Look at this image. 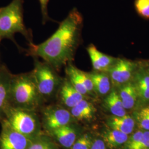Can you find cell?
<instances>
[{
	"label": "cell",
	"instance_id": "obj_7",
	"mask_svg": "<svg viewBox=\"0 0 149 149\" xmlns=\"http://www.w3.org/2000/svg\"><path fill=\"white\" fill-rule=\"evenodd\" d=\"M136 65L132 61L125 59H118L109 70L111 82L113 85L120 86L132 79L135 71Z\"/></svg>",
	"mask_w": 149,
	"mask_h": 149
},
{
	"label": "cell",
	"instance_id": "obj_22",
	"mask_svg": "<svg viewBox=\"0 0 149 149\" xmlns=\"http://www.w3.org/2000/svg\"><path fill=\"white\" fill-rule=\"evenodd\" d=\"M144 131L138 130L129 137L124 144V149H137L143 136Z\"/></svg>",
	"mask_w": 149,
	"mask_h": 149
},
{
	"label": "cell",
	"instance_id": "obj_26",
	"mask_svg": "<svg viewBox=\"0 0 149 149\" xmlns=\"http://www.w3.org/2000/svg\"><path fill=\"white\" fill-rule=\"evenodd\" d=\"M28 149H54L52 144L45 140H37L31 143Z\"/></svg>",
	"mask_w": 149,
	"mask_h": 149
},
{
	"label": "cell",
	"instance_id": "obj_28",
	"mask_svg": "<svg viewBox=\"0 0 149 149\" xmlns=\"http://www.w3.org/2000/svg\"><path fill=\"white\" fill-rule=\"evenodd\" d=\"M137 149H149V131H144L141 141Z\"/></svg>",
	"mask_w": 149,
	"mask_h": 149
},
{
	"label": "cell",
	"instance_id": "obj_23",
	"mask_svg": "<svg viewBox=\"0 0 149 149\" xmlns=\"http://www.w3.org/2000/svg\"><path fill=\"white\" fill-rule=\"evenodd\" d=\"M92 143L91 137L86 134L76 140L71 149H90Z\"/></svg>",
	"mask_w": 149,
	"mask_h": 149
},
{
	"label": "cell",
	"instance_id": "obj_8",
	"mask_svg": "<svg viewBox=\"0 0 149 149\" xmlns=\"http://www.w3.org/2000/svg\"><path fill=\"white\" fill-rule=\"evenodd\" d=\"M133 83L136 92L139 104L149 103V73L143 69L135 71L132 77Z\"/></svg>",
	"mask_w": 149,
	"mask_h": 149
},
{
	"label": "cell",
	"instance_id": "obj_5",
	"mask_svg": "<svg viewBox=\"0 0 149 149\" xmlns=\"http://www.w3.org/2000/svg\"><path fill=\"white\" fill-rule=\"evenodd\" d=\"M51 67L47 63L37 61L33 71V77L39 94L43 96L52 95L58 84L56 76Z\"/></svg>",
	"mask_w": 149,
	"mask_h": 149
},
{
	"label": "cell",
	"instance_id": "obj_3",
	"mask_svg": "<svg viewBox=\"0 0 149 149\" xmlns=\"http://www.w3.org/2000/svg\"><path fill=\"white\" fill-rule=\"evenodd\" d=\"M39 91L33 76L20 75L11 77L10 88V104L29 109L37 106Z\"/></svg>",
	"mask_w": 149,
	"mask_h": 149
},
{
	"label": "cell",
	"instance_id": "obj_15",
	"mask_svg": "<svg viewBox=\"0 0 149 149\" xmlns=\"http://www.w3.org/2000/svg\"><path fill=\"white\" fill-rule=\"evenodd\" d=\"M60 95L63 102L70 108L76 106L84 100V96L74 89L69 81L64 83L61 90Z\"/></svg>",
	"mask_w": 149,
	"mask_h": 149
},
{
	"label": "cell",
	"instance_id": "obj_4",
	"mask_svg": "<svg viewBox=\"0 0 149 149\" xmlns=\"http://www.w3.org/2000/svg\"><path fill=\"white\" fill-rule=\"evenodd\" d=\"M2 120L16 132L28 138L38 129L37 118L28 109L24 108L9 106Z\"/></svg>",
	"mask_w": 149,
	"mask_h": 149
},
{
	"label": "cell",
	"instance_id": "obj_16",
	"mask_svg": "<svg viewBox=\"0 0 149 149\" xmlns=\"http://www.w3.org/2000/svg\"><path fill=\"white\" fill-rule=\"evenodd\" d=\"M92 80L94 91L100 95H106L111 90L109 76L105 72H95L88 74Z\"/></svg>",
	"mask_w": 149,
	"mask_h": 149
},
{
	"label": "cell",
	"instance_id": "obj_12",
	"mask_svg": "<svg viewBox=\"0 0 149 149\" xmlns=\"http://www.w3.org/2000/svg\"><path fill=\"white\" fill-rule=\"evenodd\" d=\"M125 109H133L138 102L136 92L132 81L119 86L117 92Z\"/></svg>",
	"mask_w": 149,
	"mask_h": 149
},
{
	"label": "cell",
	"instance_id": "obj_19",
	"mask_svg": "<svg viewBox=\"0 0 149 149\" xmlns=\"http://www.w3.org/2000/svg\"><path fill=\"white\" fill-rule=\"evenodd\" d=\"M104 142L111 148H118L127 141L128 135L116 130H109L104 134Z\"/></svg>",
	"mask_w": 149,
	"mask_h": 149
},
{
	"label": "cell",
	"instance_id": "obj_6",
	"mask_svg": "<svg viewBox=\"0 0 149 149\" xmlns=\"http://www.w3.org/2000/svg\"><path fill=\"white\" fill-rule=\"evenodd\" d=\"M0 134V149H28L31 141L26 136L10 127L2 120Z\"/></svg>",
	"mask_w": 149,
	"mask_h": 149
},
{
	"label": "cell",
	"instance_id": "obj_1",
	"mask_svg": "<svg viewBox=\"0 0 149 149\" xmlns=\"http://www.w3.org/2000/svg\"><path fill=\"white\" fill-rule=\"evenodd\" d=\"M82 22L80 12L72 9L50 37L38 45L31 43L30 53L56 69L69 63L79 42Z\"/></svg>",
	"mask_w": 149,
	"mask_h": 149
},
{
	"label": "cell",
	"instance_id": "obj_18",
	"mask_svg": "<svg viewBox=\"0 0 149 149\" xmlns=\"http://www.w3.org/2000/svg\"><path fill=\"white\" fill-rule=\"evenodd\" d=\"M70 113L72 117L78 120H90L93 117L95 109L91 103L84 99L71 108Z\"/></svg>",
	"mask_w": 149,
	"mask_h": 149
},
{
	"label": "cell",
	"instance_id": "obj_10",
	"mask_svg": "<svg viewBox=\"0 0 149 149\" xmlns=\"http://www.w3.org/2000/svg\"><path fill=\"white\" fill-rule=\"evenodd\" d=\"M87 50L93 68L97 72H106L108 71L117 60L112 56L102 53L93 44H90L87 48Z\"/></svg>",
	"mask_w": 149,
	"mask_h": 149
},
{
	"label": "cell",
	"instance_id": "obj_20",
	"mask_svg": "<svg viewBox=\"0 0 149 149\" xmlns=\"http://www.w3.org/2000/svg\"><path fill=\"white\" fill-rule=\"evenodd\" d=\"M77 70L78 69L74 67V65L69 64L66 68V71L69 76V82L71 85L74 87L76 90L84 96L88 94V92L80 80L77 73Z\"/></svg>",
	"mask_w": 149,
	"mask_h": 149
},
{
	"label": "cell",
	"instance_id": "obj_24",
	"mask_svg": "<svg viewBox=\"0 0 149 149\" xmlns=\"http://www.w3.org/2000/svg\"><path fill=\"white\" fill-rule=\"evenodd\" d=\"M135 6L140 16L149 19V0H135Z\"/></svg>",
	"mask_w": 149,
	"mask_h": 149
},
{
	"label": "cell",
	"instance_id": "obj_13",
	"mask_svg": "<svg viewBox=\"0 0 149 149\" xmlns=\"http://www.w3.org/2000/svg\"><path fill=\"white\" fill-rule=\"evenodd\" d=\"M108 124L112 129L129 135L133 132L135 122L133 118L126 114L123 117L112 116L108 119Z\"/></svg>",
	"mask_w": 149,
	"mask_h": 149
},
{
	"label": "cell",
	"instance_id": "obj_9",
	"mask_svg": "<svg viewBox=\"0 0 149 149\" xmlns=\"http://www.w3.org/2000/svg\"><path fill=\"white\" fill-rule=\"evenodd\" d=\"M71 119V113L63 108L49 109L44 114V124L51 132L69 125Z\"/></svg>",
	"mask_w": 149,
	"mask_h": 149
},
{
	"label": "cell",
	"instance_id": "obj_25",
	"mask_svg": "<svg viewBox=\"0 0 149 149\" xmlns=\"http://www.w3.org/2000/svg\"><path fill=\"white\" fill-rule=\"evenodd\" d=\"M77 73L80 77V80L81 81L83 85L85 87L88 93L91 94L95 91L92 80L91 79L88 74L86 73L79 69L77 70Z\"/></svg>",
	"mask_w": 149,
	"mask_h": 149
},
{
	"label": "cell",
	"instance_id": "obj_27",
	"mask_svg": "<svg viewBox=\"0 0 149 149\" xmlns=\"http://www.w3.org/2000/svg\"><path fill=\"white\" fill-rule=\"evenodd\" d=\"M40 5L41 12L42 15V22L45 24L48 21H52V19L48 16V5L49 0H39Z\"/></svg>",
	"mask_w": 149,
	"mask_h": 149
},
{
	"label": "cell",
	"instance_id": "obj_14",
	"mask_svg": "<svg viewBox=\"0 0 149 149\" xmlns=\"http://www.w3.org/2000/svg\"><path fill=\"white\" fill-rule=\"evenodd\" d=\"M52 133L59 143L66 148H70L76 140V130L69 125L56 129Z\"/></svg>",
	"mask_w": 149,
	"mask_h": 149
},
{
	"label": "cell",
	"instance_id": "obj_17",
	"mask_svg": "<svg viewBox=\"0 0 149 149\" xmlns=\"http://www.w3.org/2000/svg\"><path fill=\"white\" fill-rule=\"evenodd\" d=\"M105 106L113 116L123 117L126 115V109L116 91L113 90L104 100Z\"/></svg>",
	"mask_w": 149,
	"mask_h": 149
},
{
	"label": "cell",
	"instance_id": "obj_32",
	"mask_svg": "<svg viewBox=\"0 0 149 149\" xmlns=\"http://www.w3.org/2000/svg\"><path fill=\"white\" fill-rule=\"evenodd\" d=\"M1 40H2V38H1V36H0V42L1 41Z\"/></svg>",
	"mask_w": 149,
	"mask_h": 149
},
{
	"label": "cell",
	"instance_id": "obj_29",
	"mask_svg": "<svg viewBox=\"0 0 149 149\" xmlns=\"http://www.w3.org/2000/svg\"><path fill=\"white\" fill-rule=\"evenodd\" d=\"M90 149H106V144L102 140L97 139L93 141Z\"/></svg>",
	"mask_w": 149,
	"mask_h": 149
},
{
	"label": "cell",
	"instance_id": "obj_21",
	"mask_svg": "<svg viewBox=\"0 0 149 149\" xmlns=\"http://www.w3.org/2000/svg\"><path fill=\"white\" fill-rule=\"evenodd\" d=\"M133 119L139 127L144 131H149V115L144 107L134 113Z\"/></svg>",
	"mask_w": 149,
	"mask_h": 149
},
{
	"label": "cell",
	"instance_id": "obj_30",
	"mask_svg": "<svg viewBox=\"0 0 149 149\" xmlns=\"http://www.w3.org/2000/svg\"><path fill=\"white\" fill-rule=\"evenodd\" d=\"M144 108H145V111H146V112L148 113V114L149 115V106L145 107H144Z\"/></svg>",
	"mask_w": 149,
	"mask_h": 149
},
{
	"label": "cell",
	"instance_id": "obj_11",
	"mask_svg": "<svg viewBox=\"0 0 149 149\" xmlns=\"http://www.w3.org/2000/svg\"><path fill=\"white\" fill-rule=\"evenodd\" d=\"M11 75L4 68L0 69V117H4L6 110L10 106Z\"/></svg>",
	"mask_w": 149,
	"mask_h": 149
},
{
	"label": "cell",
	"instance_id": "obj_2",
	"mask_svg": "<svg viewBox=\"0 0 149 149\" xmlns=\"http://www.w3.org/2000/svg\"><path fill=\"white\" fill-rule=\"evenodd\" d=\"M23 0H12L5 7L0 8V36L14 41V36L21 33L29 42L32 31L26 28L23 19Z\"/></svg>",
	"mask_w": 149,
	"mask_h": 149
},
{
	"label": "cell",
	"instance_id": "obj_31",
	"mask_svg": "<svg viewBox=\"0 0 149 149\" xmlns=\"http://www.w3.org/2000/svg\"><path fill=\"white\" fill-rule=\"evenodd\" d=\"M146 70H147V71H148V72L149 73V66L148 67V68L146 69Z\"/></svg>",
	"mask_w": 149,
	"mask_h": 149
}]
</instances>
